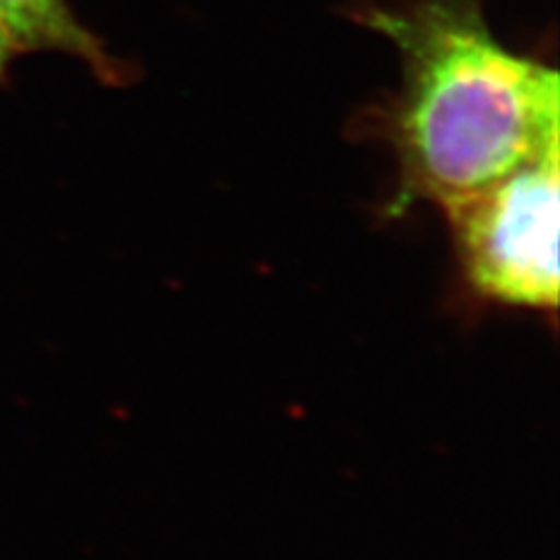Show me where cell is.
<instances>
[{
  "mask_svg": "<svg viewBox=\"0 0 560 560\" xmlns=\"http://www.w3.org/2000/svg\"><path fill=\"white\" fill-rule=\"evenodd\" d=\"M362 20L401 57L383 131L405 199L448 210L558 143V73L506 49L481 0H411Z\"/></svg>",
  "mask_w": 560,
  "mask_h": 560,
  "instance_id": "6da1fadb",
  "label": "cell"
},
{
  "mask_svg": "<svg viewBox=\"0 0 560 560\" xmlns=\"http://www.w3.org/2000/svg\"><path fill=\"white\" fill-rule=\"evenodd\" d=\"M558 213V143L444 210L467 285L486 302L556 313Z\"/></svg>",
  "mask_w": 560,
  "mask_h": 560,
  "instance_id": "7a4b0ae2",
  "label": "cell"
},
{
  "mask_svg": "<svg viewBox=\"0 0 560 560\" xmlns=\"http://www.w3.org/2000/svg\"><path fill=\"white\" fill-rule=\"evenodd\" d=\"M0 24L20 51H61L105 82L119 84L127 78L96 35L80 24L68 0H0Z\"/></svg>",
  "mask_w": 560,
  "mask_h": 560,
  "instance_id": "3957f363",
  "label": "cell"
},
{
  "mask_svg": "<svg viewBox=\"0 0 560 560\" xmlns=\"http://www.w3.org/2000/svg\"><path fill=\"white\" fill-rule=\"evenodd\" d=\"M20 55V49L12 43V38L8 35V31L0 24V82H3L10 73V66L14 61V57Z\"/></svg>",
  "mask_w": 560,
  "mask_h": 560,
  "instance_id": "277c9868",
  "label": "cell"
}]
</instances>
